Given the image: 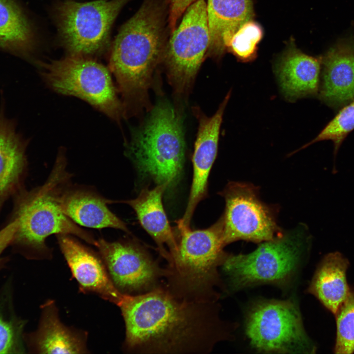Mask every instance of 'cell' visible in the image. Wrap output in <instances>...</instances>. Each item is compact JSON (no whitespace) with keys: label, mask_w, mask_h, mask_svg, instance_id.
Instances as JSON below:
<instances>
[{"label":"cell","mask_w":354,"mask_h":354,"mask_svg":"<svg viewBox=\"0 0 354 354\" xmlns=\"http://www.w3.org/2000/svg\"><path fill=\"white\" fill-rule=\"evenodd\" d=\"M223 226L221 217L206 229L178 227V249L164 268V286L174 296L190 301H217L216 288L221 283L218 267L227 257L223 251Z\"/></svg>","instance_id":"3957f363"},{"label":"cell","mask_w":354,"mask_h":354,"mask_svg":"<svg viewBox=\"0 0 354 354\" xmlns=\"http://www.w3.org/2000/svg\"><path fill=\"white\" fill-rule=\"evenodd\" d=\"M18 335L11 322L0 317V354L16 353Z\"/></svg>","instance_id":"4316f807"},{"label":"cell","mask_w":354,"mask_h":354,"mask_svg":"<svg viewBox=\"0 0 354 354\" xmlns=\"http://www.w3.org/2000/svg\"><path fill=\"white\" fill-rule=\"evenodd\" d=\"M305 229H295L264 241L247 254L227 256L222 266L236 288L280 283L295 271L304 250Z\"/></svg>","instance_id":"ba28073f"},{"label":"cell","mask_w":354,"mask_h":354,"mask_svg":"<svg viewBox=\"0 0 354 354\" xmlns=\"http://www.w3.org/2000/svg\"><path fill=\"white\" fill-rule=\"evenodd\" d=\"M129 0L59 2L53 17L60 43L69 55L88 57L103 52L112 26Z\"/></svg>","instance_id":"52a82bcc"},{"label":"cell","mask_w":354,"mask_h":354,"mask_svg":"<svg viewBox=\"0 0 354 354\" xmlns=\"http://www.w3.org/2000/svg\"><path fill=\"white\" fill-rule=\"evenodd\" d=\"M245 332L251 345L266 353H313L298 308L291 300H263L248 312Z\"/></svg>","instance_id":"9c48e42d"},{"label":"cell","mask_w":354,"mask_h":354,"mask_svg":"<svg viewBox=\"0 0 354 354\" xmlns=\"http://www.w3.org/2000/svg\"><path fill=\"white\" fill-rule=\"evenodd\" d=\"M36 45L33 25L16 0H0V50L23 58Z\"/></svg>","instance_id":"44dd1931"},{"label":"cell","mask_w":354,"mask_h":354,"mask_svg":"<svg viewBox=\"0 0 354 354\" xmlns=\"http://www.w3.org/2000/svg\"><path fill=\"white\" fill-rule=\"evenodd\" d=\"M229 92L217 112L200 119L193 155V177L188 203L177 226L189 227L194 209L206 195L208 177L216 158L223 113L230 97Z\"/></svg>","instance_id":"5bb4252c"},{"label":"cell","mask_w":354,"mask_h":354,"mask_svg":"<svg viewBox=\"0 0 354 354\" xmlns=\"http://www.w3.org/2000/svg\"><path fill=\"white\" fill-rule=\"evenodd\" d=\"M350 102L339 111L314 140L300 149L317 142L330 140L333 142L336 151L344 139L354 129V99Z\"/></svg>","instance_id":"484cf974"},{"label":"cell","mask_w":354,"mask_h":354,"mask_svg":"<svg viewBox=\"0 0 354 354\" xmlns=\"http://www.w3.org/2000/svg\"><path fill=\"white\" fill-rule=\"evenodd\" d=\"M206 5L210 34L208 52L220 56L236 31L253 18L252 0H207Z\"/></svg>","instance_id":"ffe728a7"},{"label":"cell","mask_w":354,"mask_h":354,"mask_svg":"<svg viewBox=\"0 0 354 354\" xmlns=\"http://www.w3.org/2000/svg\"><path fill=\"white\" fill-rule=\"evenodd\" d=\"M25 149L12 124L0 116V205L16 191L23 179Z\"/></svg>","instance_id":"603a6c76"},{"label":"cell","mask_w":354,"mask_h":354,"mask_svg":"<svg viewBox=\"0 0 354 354\" xmlns=\"http://www.w3.org/2000/svg\"><path fill=\"white\" fill-rule=\"evenodd\" d=\"M163 57L171 81L180 91L192 83L210 44L206 2L197 0L171 33Z\"/></svg>","instance_id":"30bf717a"},{"label":"cell","mask_w":354,"mask_h":354,"mask_svg":"<svg viewBox=\"0 0 354 354\" xmlns=\"http://www.w3.org/2000/svg\"><path fill=\"white\" fill-rule=\"evenodd\" d=\"M165 16L157 0H145L122 26L113 44L110 69L123 98L124 113L142 100L153 69L164 56Z\"/></svg>","instance_id":"7a4b0ae2"},{"label":"cell","mask_w":354,"mask_h":354,"mask_svg":"<svg viewBox=\"0 0 354 354\" xmlns=\"http://www.w3.org/2000/svg\"><path fill=\"white\" fill-rule=\"evenodd\" d=\"M335 315L337 325L335 353L352 354L354 352V290L350 291Z\"/></svg>","instance_id":"d4e9b609"},{"label":"cell","mask_w":354,"mask_h":354,"mask_svg":"<svg viewBox=\"0 0 354 354\" xmlns=\"http://www.w3.org/2000/svg\"><path fill=\"white\" fill-rule=\"evenodd\" d=\"M66 168L65 150L61 148L46 181L22 193L17 202L14 218L19 225L14 241L28 248L35 257L52 259V249L45 243L52 235H71L88 244H95L94 236L72 221L59 208V195L72 177Z\"/></svg>","instance_id":"277c9868"},{"label":"cell","mask_w":354,"mask_h":354,"mask_svg":"<svg viewBox=\"0 0 354 354\" xmlns=\"http://www.w3.org/2000/svg\"><path fill=\"white\" fill-rule=\"evenodd\" d=\"M164 184L157 185L152 189L145 188L134 199L120 201L130 206L135 211L143 228L158 245L159 252L167 261L178 249L176 240L164 211L162 198Z\"/></svg>","instance_id":"ac0fdd59"},{"label":"cell","mask_w":354,"mask_h":354,"mask_svg":"<svg viewBox=\"0 0 354 354\" xmlns=\"http://www.w3.org/2000/svg\"><path fill=\"white\" fill-rule=\"evenodd\" d=\"M110 278L122 294L137 295L159 286L165 269L138 243L130 239L109 241L101 237L94 245Z\"/></svg>","instance_id":"7c38bea8"},{"label":"cell","mask_w":354,"mask_h":354,"mask_svg":"<svg viewBox=\"0 0 354 354\" xmlns=\"http://www.w3.org/2000/svg\"><path fill=\"white\" fill-rule=\"evenodd\" d=\"M87 331L65 325L55 300L42 306L39 327L31 336L33 350L40 354H88Z\"/></svg>","instance_id":"e0dca14e"},{"label":"cell","mask_w":354,"mask_h":354,"mask_svg":"<svg viewBox=\"0 0 354 354\" xmlns=\"http://www.w3.org/2000/svg\"><path fill=\"white\" fill-rule=\"evenodd\" d=\"M41 75L55 91L81 98L116 121L123 107L109 70L88 57L68 55L39 62Z\"/></svg>","instance_id":"8992f818"},{"label":"cell","mask_w":354,"mask_h":354,"mask_svg":"<svg viewBox=\"0 0 354 354\" xmlns=\"http://www.w3.org/2000/svg\"><path fill=\"white\" fill-rule=\"evenodd\" d=\"M263 36V30L260 25L250 20L234 33L228 49L240 61H251L256 58L258 45Z\"/></svg>","instance_id":"cb8c5ba5"},{"label":"cell","mask_w":354,"mask_h":354,"mask_svg":"<svg viewBox=\"0 0 354 354\" xmlns=\"http://www.w3.org/2000/svg\"><path fill=\"white\" fill-rule=\"evenodd\" d=\"M59 249L79 285L80 292L93 294L118 306L124 295L115 287L98 252L75 236H56Z\"/></svg>","instance_id":"4fadbf2b"},{"label":"cell","mask_w":354,"mask_h":354,"mask_svg":"<svg viewBox=\"0 0 354 354\" xmlns=\"http://www.w3.org/2000/svg\"><path fill=\"white\" fill-rule=\"evenodd\" d=\"M125 337L122 350L130 354H208L227 338L215 302L178 298L160 285L147 293L124 295L118 306Z\"/></svg>","instance_id":"6da1fadb"},{"label":"cell","mask_w":354,"mask_h":354,"mask_svg":"<svg viewBox=\"0 0 354 354\" xmlns=\"http://www.w3.org/2000/svg\"><path fill=\"white\" fill-rule=\"evenodd\" d=\"M322 58L307 55L291 41L277 59L274 71L284 96L290 101L315 95L319 88Z\"/></svg>","instance_id":"2e32d148"},{"label":"cell","mask_w":354,"mask_h":354,"mask_svg":"<svg viewBox=\"0 0 354 354\" xmlns=\"http://www.w3.org/2000/svg\"><path fill=\"white\" fill-rule=\"evenodd\" d=\"M197 0H167L168 23L171 32L176 29L177 21L187 8Z\"/></svg>","instance_id":"83f0119b"},{"label":"cell","mask_w":354,"mask_h":354,"mask_svg":"<svg viewBox=\"0 0 354 354\" xmlns=\"http://www.w3.org/2000/svg\"><path fill=\"white\" fill-rule=\"evenodd\" d=\"M58 202L61 211L78 225L116 229L129 233L126 224L108 207L109 200L90 186L70 181L61 190Z\"/></svg>","instance_id":"9a60e30c"},{"label":"cell","mask_w":354,"mask_h":354,"mask_svg":"<svg viewBox=\"0 0 354 354\" xmlns=\"http://www.w3.org/2000/svg\"><path fill=\"white\" fill-rule=\"evenodd\" d=\"M348 260L339 252L328 254L320 264L309 292L334 314L350 292L346 279Z\"/></svg>","instance_id":"7402d4cb"},{"label":"cell","mask_w":354,"mask_h":354,"mask_svg":"<svg viewBox=\"0 0 354 354\" xmlns=\"http://www.w3.org/2000/svg\"><path fill=\"white\" fill-rule=\"evenodd\" d=\"M323 64L320 98L331 105L354 99V52L345 44L331 48L322 58Z\"/></svg>","instance_id":"d6986e66"},{"label":"cell","mask_w":354,"mask_h":354,"mask_svg":"<svg viewBox=\"0 0 354 354\" xmlns=\"http://www.w3.org/2000/svg\"><path fill=\"white\" fill-rule=\"evenodd\" d=\"M220 194L226 202L222 216L225 245L238 240L262 242L282 234L272 209L260 200L253 185L230 182Z\"/></svg>","instance_id":"8fae6325"},{"label":"cell","mask_w":354,"mask_h":354,"mask_svg":"<svg viewBox=\"0 0 354 354\" xmlns=\"http://www.w3.org/2000/svg\"><path fill=\"white\" fill-rule=\"evenodd\" d=\"M126 155L138 171L167 188L177 183L184 160L182 122L174 108L165 102L154 107L144 124L134 130Z\"/></svg>","instance_id":"5b68a950"},{"label":"cell","mask_w":354,"mask_h":354,"mask_svg":"<svg viewBox=\"0 0 354 354\" xmlns=\"http://www.w3.org/2000/svg\"><path fill=\"white\" fill-rule=\"evenodd\" d=\"M19 225L18 220L14 218L0 231V255L11 243L14 242Z\"/></svg>","instance_id":"f1b7e54d"}]
</instances>
